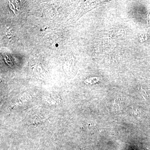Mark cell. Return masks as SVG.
<instances>
[{
  "label": "cell",
  "mask_w": 150,
  "mask_h": 150,
  "mask_svg": "<svg viewBox=\"0 0 150 150\" xmlns=\"http://www.w3.org/2000/svg\"><path fill=\"white\" fill-rule=\"evenodd\" d=\"M113 105L115 108H117V109L120 108L121 105V101L120 100V98H117V99L115 100Z\"/></svg>",
  "instance_id": "obj_1"
}]
</instances>
